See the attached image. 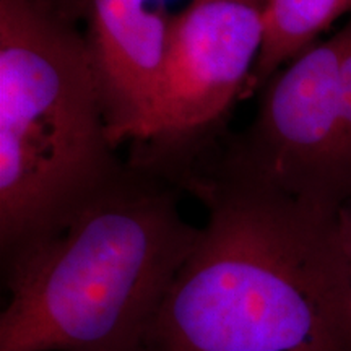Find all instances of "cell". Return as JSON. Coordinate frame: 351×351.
Instances as JSON below:
<instances>
[{
  "label": "cell",
  "mask_w": 351,
  "mask_h": 351,
  "mask_svg": "<svg viewBox=\"0 0 351 351\" xmlns=\"http://www.w3.org/2000/svg\"><path fill=\"white\" fill-rule=\"evenodd\" d=\"M208 210L145 351H351V289L327 212L223 169L182 174Z\"/></svg>",
  "instance_id": "1"
},
{
  "label": "cell",
  "mask_w": 351,
  "mask_h": 351,
  "mask_svg": "<svg viewBox=\"0 0 351 351\" xmlns=\"http://www.w3.org/2000/svg\"><path fill=\"white\" fill-rule=\"evenodd\" d=\"M152 173L124 169L62 232L2 263L0 351H145L200 232Z\"/></svg>",
  "instance_id": "2"
},
{
  "label": "cell",
  "mask_w": 351,
  "mask_h": 351,
  "mask_svg": "<svg viewBox=\"0 0 351 351\" xmlns=\"http://www.w3.org/2000/svg\"><path fill=\"white\" fill-rule=\"evenodd\" d=\"M88 38L39 0H0V254L62 232L117 163Z\"/></svg>",
  "instance_id": "3"
},
{
  "label": "cell",
  "mask_w": 351,
  "mask_h": 351,
  "mask_svg": "<svg viewBox=\"0 0 351 351\" xmlns=\"http://www.w3.org/2000/svg\"><path fill=\"white\" fill-rule=\"evenodd\" d=\"M341 38L296 56L261 88L257 114L223 169L311 205L339 212L351 197L340 124Z\"/></svg>",
  "instance_id": "4"
},
{
  "label": "cell",
  "mask_w": 351,
  "mask_h": 351,
  "mask_svg": "<svg viewBox=\"0 0 351 351\" xmlns=\"http://www.w3.org/2000/svg\"><path fill=\"white\" fill-rule=\"evenodd\" d=\"M267 0H189L169 19L155 91L132 140L150 145L138 166L176 160L247 90L263 44Z\"/></svg>",
  "instance_id": "5"
},
{
  "label": "cell",
  "mask_w": 351,
  "mask_h": 351,
  "mask_svg": "<svg viewBox=\"0 0 351 351\" xmlns=\"http://www.w3.org/2000/svg\"><path fill=\"white\" fill-rule=\"evenodd\" d=\"M90 43L114 145L132 140L168 46L169 19L153 0H91Z\"/></svg>",
  "instance_id": "6"
},
{
  "label": "cell",
  "mask_w": 351,
  "mask_h": 351,
  "mask_svg": "<svg viewBox=\"0 0 351 351\" xmlns=\"http://www.w3.org/2000/svg\"><path fill=\"white\" fill-rule=\"evenodd\" d=\"M351 13V0H267L263 44L245 95L317 43L337 20Z\"/></svg>",
  "instance_id": "7"
},
{
  "label": "cell",
  "mask_w": 351,
  "mask_h": 351,
  "mask_svg": "<svg viewBox=\"0 0 351 351\" xmlns=\"http://www.w3.org/2000/svg\"><path fill=\"white\" fill-rule=\"evenodd\" d=\"M341 38L340 57V124L343 168L351 197V16L339 29Z\"/></svg>",
  "instance_id": "8"
},
{
  "label": "cell",
  "mask_w": 351,
  "mask_h": 351,
  "mask_svg": "<svg viewBox=\"0 0 351 351\" xmlns=\"http://www.w3.org/2000/svg\"><path fill=\"white\" fill-rule=\"evenodd\" d=\"M339 234L341 249H343L346 271L351 289V202L339 210Z\"/></svg>",
  "instance_id": "9"
},
{
  "label": "cell",
  "mask_w": 351,
  "mask_h": 351,
  "mask_svg": "<svg viewBox=\"0 0 351 351\" xmlns=\"http://www.w3.org/2000/svg\"><path fill=\"white\" fill-rule=\"evenodd\" d=\"M39 2H43V3H47V5H51V3H52V0H39Z\"/></svg>",
  "instance_id": "10"
}]
</instances>
